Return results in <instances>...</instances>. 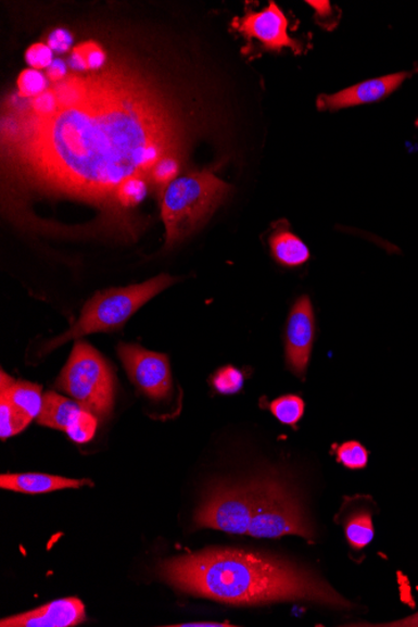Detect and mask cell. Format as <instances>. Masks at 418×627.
I'll return each mask as SVG.
<instances>
[{
    "mask_svg": "<svg viewBox=\"0 0 418 627\" xmlns=\"http://www.w3.org/2000/svg\"><path fill=\"white\" fill-rule=\"evenodd\" d=\"M344 534L352 549L363 550L375 538V527L370 511L359 509L347 516L344 522Z\"/></svg>",
    "mask_w": 418,
    "mask_h": 627,
    "instance_id": "17",
    "label": "cell"
},
{
    "mask_svg": "<svg viewBox=\"0 0 418 627\" xmlns=\"http://www.w3.org/2000/svg\"><path fill=\"white\" fill-rule=\"evenodd\" d=\"M316 336L313 302L308 296H302L291 309L284 334L287 367L301 379L306 377Z\"/></svg>",
    "mask_w": 418,
    "mask_h": 627,
    "instance_id": "9",
    "label": "cell"
},
{
    "mask_svg": "<svg viewBox=\"0 0 418 627\" xmlns=\"http://www.w3.org/2000/svg\"><path fill=\"white\" fill-rule=\"evenodd\" d=\"M87 620L84 602L77 598L61 599L31 610V612L3 618L2 627H73Z\"/></svg>",
    "mask_w": 418,
    "mask_h": 627,
    "instance_id": "12",
    "label": "cell"
},
{
    "mask_svg": "<svg viewBox=\"0 0 418 627\" xmlns=\"http://www.w3.org/2000/svg\"><path fill=\"white\" fill-rule=\"evenodd\" d=\"M306 403L297 394H284L269 403V411L286 426H296L305 415Z\"/></svg>",
    "mask_w": 418,
    "mask_h": 627,
    "instance_id": "19",
    "label": "cell"
},
{
    "mask_svg": "<svg viewBox=\"0 0 418 627\" xmlns=\"http://www.w3.org/2000/svg\"><path fill=\"white\" fill-rule=\"evenodd\" d=\"M0 401L12 409L23 426L28 427L37 419L43 406L42 386L26 381H15L2 371L0 376Z\"/></svg>",
    "mask_w": 418,
    "mask_h": 627,
    "instance_id": "13",
    "label": "cell"
},
{
    "mask_svg": "<svg viewBox=\"0 0 418 627\" xmlns=\"http://www.w3.org/2000/svg\"><path fill=\"white\" fill-rule=\"evenodd\" d=\"M368 457H370V453L358 441L344 442L335 450L338 462L350 469L365 468L368 464Z\"/></svg>",
    "mask_w": 418,
    "mask_h": 627,
    "instance_id": "22",
    "label": "cell"
},
{
    "mask_svg": "<svg viewBox=\"0 0 418 627\" xmlns=\"http://www.w3.org/2000/svg\"><path fill=\"white\" fill-rule=\"evenodd\" d=\"M253 515L249 536L258 539H278L286 535L313 540L316 536L301 502L289 486L277 478H257L250 482Z\"/></svg>",
    "mask_w": 418,
    "mask_h": 627,
    "instance_id": "5",
    "label": "cell"
},
{
    "mask_svg": "<svg viewBox=\"0 0 418 627\" xmlns=\"http://www.w3.org/2000/svg\"><path fill=\"white\" fill-rule=\"evenodd\" d=\"M231 186L210 170L187 173L161 197V217L166 227V249L199 230L226 201Z\"/></svg>",
    "mask_w": 418,
    "mask_h": 627,
    "instance_id": "3",
    "label": "cell"
},
{
    "mask_svg": "<svg viewBox=\"0 0 418 627\" xmlns=\"http://www.w3.org/2000/svg\"><path fill=\"white\" fill-rule=\"evenodd\" d=\"M97 427L98 417L84 407L65 432H67L73 442L81 444L93 439Z\"/></svg>",
    "mask_w": 418,
    "mask_h": 627,
    "instance_id": "21",
    "label": "cell"
},
{
    "mask_svg": "<svg viewBox=\"0 0 418 627\" xmlns=\"http://www.w3.org/2000/svg\"><path fill=\"white\" fill-rule=\"evenodd\" d=\"M416 127L418 128V120L416 121Z\"/></svg>",
    "mask_w": 418,
    "mask_h": 627,
    "instance_id": "31",
    "label": "cell"
},
{
    "mask_svg": "<svg viewBox=\"0 0 418 627\" xmlns=\"http://www.w3.org/2000/svg\"><path fill=\"white\" fill-rule=\"evenodd\" d=\"M177 280L178 278L169 275H161L143 284L98 292L85 304L79 319L69 331L48 342L43 353L86 335L116 331L147 302Z\"/></svg>",
    "mask_w": 418,
    "mask_h": 627,
    "instance_id": "4",
    "label": "cell"
},
{
    "mask_svg": "<svg viewBox=\"0 0 418 627\" xmlns=\"http://www.w3.org/2000/svg\"><path fill=\"white\" fill-rule=\"evenodd\" d=\"M411 72L393 73L390 76L365 80L363 84L340 90L334 95L319 96L317 109L334 112L351 109V106L380 102L395 92L408 77H411Z\"/></svg>",
    "mask_w": 418,
    "mask_h": 627,
    "instance_id": "11",
    "label": "cell"
},
{
    "mask_svg": "<svg viewBox=\"0 0 418 627\" xmlns=\"http://www.w3.org/2000/svg\"><path fill=\"white\" fill-rule=\"evenodd\" d=\"M59 109L36 115L7 99L2 110L3 208L11 220L26 201L67 200L97 212L90 235L130 242L139 230L119 192L151 181L155 164L185 159L186 130L174 102L125 65L71 76L52 87ZM152 185V184H151Z\"/></svg>",
    "mask_w": 418,
    "mask_h": 627,
    "instance_id": "1",
    "label": "cell"
},
{
    "mask_svg": "<svg viewBox=\"0 0 418 627\" xmlns=\"http://www.w3.org/2000/svg\"><path fill=\"white\" fill-rule=\"evenodd\" d=\"M16 86H18V96L26 99L36 98L49 89L46 74L31 68L20 74Z\"/></svg>",
    "mask_w": 418,
    "mask_h": 627,
    "instance_id": "24",
    "label": "cell"
},
{
    "mask_svg": "<svg viewBox=\"0 0 418 627\" xmlns=\"http://www.w3.org/2000/svg\"><path fill=\"white\" fill-rule=\"evenodd\" d=\"M67 64H65L62 60H54L47 70V78L54 85L61 84L62 80L67 78Z\"/></svg>",
    "mask_w": 418,
    "mask_h": 627,
    "instance_id": "27",
    "label": "cell"
},
{
    "mask_svg": "<svg viewBox=\"0 0 418 627\" xmlns=\"http://www.w3.org/2000/svg\"><path fill=\"white\" fill-rule=\"evenodd\" d=\"M26 61L31 70H48L54 61L53 51L45 43L33 45L26 52Z\"/></svg>",
    "mask_w": 418,
    "mask_h": 627,
    "instance_id": "25",
    "label": "cell"
},
{
    "mask_svg": "<svg viewBox=\"0 0 418 627\" xmlns=\"http://www.w3.org/2000/svg\"><path fill=\"white\" fill-rule=\"evenodd\" d=\"M160 576L179 591L228 605L308 601L351 607V602L308 568L241 549L212 548L169 559L161 564Z\"/></svg>",
    "mask_w": 418,
    "mask_h": 627,
    "instance_id": "2",
    "label": "cell"
},
{
    "mask_svg": "<svg viewBox=\"0 0 418 627\" xmlns=\"http://www.w3.org/2000/svg\"><path fill=\"white\" fill-rule=\"evenodd\" d=\"M308 4L314 8L317 15L329 16L331 14L330 2H314V0H311Z\"/></svg>",
    "mask_w": 418,
    "mask_h": 627,
    "instance_id": "29",
    "label": "cell"
},
{
    "mask_svg": "<svg viewBox=\"0 0 418 627\" xmlns=\"http://www.w3.org/2000/svg\"><path fill=\"white\" fill-rule=\"evenodd\" d=\"M183 162L185 159L182 156L168 155L155 164L151 173V184L157 189L161 197L172 181L179 177Z\"/></svg>",
    "mask_w": 418,
    "mask_h": 627,
    "instance_id": "20",
    "label": "cell"
},
{
    "mask_svg": "<svg viewBox=\"0 0 418 627\" xmlns=\"http://www.w3.org/2000/svg\"><path fill=\"white\" fill-rule=\"evenodd\" d=\"M87 485L92 486L93 482L46 474H4L0 476V488L28 494L79 489Z\"/></svg>",
    "mask_w": 418,
    "mask_h": 627,
    "instance_id": "14",
    "label": "cell"
},
{
    "mask_svg": "<svg viewBox=\"0 0 418 627\" xmlns=\"http://www.w3.org/2000/svg\"><path fill=\"white\" fill-rule=\"evenodd\" d=\"M106 61L105 52L96 42L81 43L75 49L71 57L72 67L80 72H97L104 68Z\"/></svg>",
    "mask_w": 418,
    "mask_h": 627,
    "instance_id": "18",
    "label": "cell"
},
{
    "mask_svg": "<svg viewBox=\"0 0 418 627\" xmlns=\"http://www.w3.org/2000/svg\"><path fill=\"white\" fill-rule=\"evenodd\" d=\"M81 409L84 407L77 401L65 399L55 392H47L43 394V406L37 423L65 432Z\"/></svg>",
    "mask_w": 418,
    "mask_h": 627,
    "instance_id": "16",
    "label": "cell"
},
{
    "mask_svg": "<svg viewBox=\"0 0 418 627\" xmlns=\"http://www.w3.org/2000/svg\"><path fill=\"white\" fill-rule=\"evenodd\" d=\"M211 384L220 394H235L242 390L244 377L240 369L225 366L212 376Z\"/></svg>",
    "mask_w": 418,
    "mask_h": 627,
    "instance_id": "23",
    "label": "cell"
},
{
    "mask_svg": "<svg viewBox=\"0 0 418 627\" xmlns=\"http://www.w3.org/2000/svg\"><path fill=\"white\" fill-rule=\"evenodd\" d=\"M117 351L123 366L139 390L155 401L169 398L172 374L166 354L128 343H121Z\"/></svg>",
    "mask_w": 418,
    "mask_h": 627,
    "instance_id": "8",
    "label": "cell"
},
{
    "mask_svg": "<svg viewBox=\"0 0 418 627\" xmlns=\"http://www.w3.org/2000/svg\"><path fill=\"white\" fill-rule=\"evenodd\" d=\"M55 386L98 418L111 415L116 379L102 354L89 343L76 342Z\"/></svg>",
    "mask_w": 418,
    "mask_h": 627,
    "instance_id": "6",
    "label": "cell"
},
{
    "mask_svg": "<svg viewBox=\"0 0 418 627\" xmlns=\"http://www.w3.org/2000/svg\"><path fill=\"white\" fill-rule=\"evenodd\" d=\"M253 515L250 482L215 486L194 515L197 527L233 535H249Z\"/></svg>",
    "mask_w": 418,
    "mask_h": 627,
    "instance_id": "7",
    "label": "cell"
},
{
    "mask_svg": "<svg viewBox=\"0 0 418 627\" xmlns=\"http://www.w3.org/2000/svg\"><path fill=\"white\" fill-rule=\"evenodd\" d=\"M172 627H231L233 625L229 623H211V622H202V623H188V624H179V625H169Z\"/></svg>",
    "mask_w": 418,
    "mask_h": 627,
    "instance_id": "30",
    "label": "cell"
},
{
    "mask_svg": "<svg viewBox=\"0 0 418 627\" xmlns=\"http://www.w3.org/2000/svg\"><path fill=\"white\" fill-rule=\"evenodd\" d=\"M371 626L418 627V613L413 615V616L405 617V618H403V620H397V622L381 624V625H371Z\"/></svg>",
    "mask_w": 418,
    "mask_h": 627,
    "instance_id": "28",
    "label": "cell"
},
{
    "mask_svg": "<svg viewBox=\"0 0 418 627\" xmlns=\"http://www.w3.org/2000/svg\"><path fill=\"white\" fill-rule=\"evenodd\" d=\"M269 249L274 259L284 267H299L311 259L306 243L284 227L277 228L270 235Z\"/></svg>",
    "mask_w": 418,
    "mask_h": 627,
    "instance_id": "15",
    "label": "cell"
},
{
    "mask_svg": "<svg viewBox=\"0 0 418 627\" xmlns=\"http://www.w3.org/2000/svg\"><path fill=\"white\" fill-rule=\"evenodd\" d=\"M236 27L245 37L257 39L269 51H281L282 48H290L294 53L301 51L297 40L289 35V20L275 2L264 11L245 14Z\"/></svg>",
    "mask_w": 418,
    "mask_h": 627,
    "instance_id": "10",
    "label": "cell"
},
{
    "mask_svg": "<svg viewBox=\"0 0 418 627\" xmlns=\"http://www.w3.org/2000/svg\"><path fill=\"white\" fill-rule=\"evenodd\" d=\"M73 43V38L69 32L64 29H55L48 38V46L56 53H67Z\"/></svg>",
    "mask_w": 418,
    "mask_h": 627,
    "instance_id": "26",
    "label": "cell"
}]
</instances>
